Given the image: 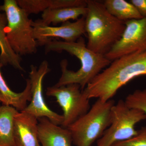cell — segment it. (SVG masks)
I'll use <instances>...</instances> for the list:
<instances>
[{"instance_id": "obj_21", "label": "cell", "mask_w": 146, "mask_h": 146, "mask_svg": "<svg viewBox=\"0 0 146 146\" xmlns=\"http://www.w3.org/2000/svg\"><path fill=\"white\" fill-rule=\"evenodd\" d=\"M129 2L143 18H146V0H131Z\"/></svg>"}, {"instance_id": "obj_3", "label": "cell", "mask_w": 146, "mask_h": 146, "mask_svg": "<svg viewBox=\"0 0 146 146\" xmlns=\"http://www.w3.org/2000/svg\"><path fill=\"white\" fill-rule=\"evenodd\" d=\"M86 1V46L96 53L105 55L121 39L125 29V22L111 15L103 3L96 0Z\"/></svg>"}, {"instance_id": "obj_17", "label": "cell", "mask_w": 146, "mask_h": 146, "mask_svg": "<svg viewBox=\"0 0 146 146\" xmlns=\"http://www.w3.org/2000/svg\"><path fill=\"white\" fill-rule=\"evenodd\" d=\"M7 19L4 13H0V63L3 66L10 65L20 71L24 70L21 65V56L13 52L7 39L5 33Z\"/></svg>"}, {"instance_id": "obj_22", "label": "cell", "mask_w": 146, "mask_h": 146, "mask_svg": "<svg viewBox=\"0 0 146 146\" xmlns=\"http://www.w3.org/2000/svg\"><path fill=\"white\" fill-rule=\"evenodd\" d=\"M0 102L1 103L3 104L8 105L7 102L6 101L5 98L1 93H0Z\"/></svg>"}, {"instance_id": "obj_18", "label": "cell", "mask_w": 146, "mask_h": 146, "mask_svg": "<svg viewBox=\"0 0 146 146\" xmlns=\"http://www.w3.org/2000/svg\"><path fill=\"white\" fill-rule=\"evenodd\" d=\"M103 4L108 11L120 21L125 22L143 18L130 2L125 0H105Z\"/></svg>"}, {"instance_id": "obj_16", "label": "cell", "mask_w": 146, "mask_h": 146, "mask_svg": "<svg viewBox=\"0 0 146 146\" xmlns=\"http://www.w3.org/2000/svg\"><path fill=\"white\" fill-rule=\"evenodd\" d=\"M19 111L8 105H0V146H14V118Z\"/></svg>"}, {"instance_id": "obj_10", "label": "cell", "mask_w": 146, "mask_h": 146, "mask_svg": "<svg viewBox=\"0 0 146 146\" xmlns=\"http://www.w3.org/2000/svg\"><path fill=\"white\" fill-rule=\"evenodd\" d=\"M35 38L38 46H45L52 38H61L66 42L77 41L85 33V17H81L74 22L62 23L59 27H52L43 24L39 19L33 21Z\"/></svg>"}, {"instance_id": "obj_5", "label": "cell", "mask_w": 146, "mask_h": 146, "mask_svg": "<svg viewBox=\"0 0 146 146\" xmlns=\"http://www.w3.org/2000/svg\"><path fill=\"white\" fill-rule=\"evenodd\" d=\"M115 102L97 99L86 114L67 128L76 146H92L103 135L110 125L112 110Z\"/></svg>"}, {"instance_id": "obj_15", "label": "cell", "mask_w": 146, "mask_h": 146, "mask_svg": "<svg viewBox=\"0 0 146 146\" xmlns=\"http://www.w3.org/2000/svg\"><path fill=\"white\" fill-rule=\"evenodd\" d=\"M3 65L0 63V93L7 102L8 105L15 108L18 111H23L32 98L31 83L29 79H27L25 89L21 93L13 92L9 88L3 77L1 68Z\"/></svg>"}, {"instance_id": "obj_8", "label": "cell", "mask_w": 146, "mask_h": 146, "mask_svg": "<svg viewBox=\"0 0 146 146\" xmlns=\"http://www.w3.org/2000/svg\"><path fill=\"white\" fill-rule=\"evenodd\" d=\"M50 71L48 63L46 60H43L39 67L31 65L29 79L32 98L29 104L23 111L37 119L47 118L55 124L61 126L63 121V115H59L50 109L46 104L43 96V80Z\"/></svg>"}, {"instance_id": "obj_6", "label": "cell", "mask_w": 146, "mask_h": 146, "mask_svg": "<svg viewBox=\"0 0 146 146\" xmlns=\"http://www.w3.org/2000/svg\"><path fill=\"white\" fill-rule=\"evenodd\" d=\"M145 119L143 111L128 107L124 100H119L113 106L110 125L97 141L96 146H113L130 139L137 133L136 125Z\"/></svg>"}, {"instance_id": "obj_9", "label": "cell", "mask_w": 146, "mask_h": 146, "mask_svg": "<svg viewBox=\"0 0 146 146\" xmlns=\"http://www.w3.org/2000/svg\"><path fill=\"white\" fill-rule=\"evenodd\" d=\"M125 29L120 40L105 55L110 61L126 55L146 50V18L125 22Z\"/></svg>"}, {"instance_id": "obj_13", "label": "cell", "mask_w": 146, "mask_h": 146, "mask_svg": "<svg viewBox=\"0 0 146 146\" xmlns=\"http://www.w3.org/2000/svg\"><path fill=\"white\" fill-rule=\"evenodd\" d=\"M20 7L29 15L52 9L86 7V0H16Z\"/></svg>"}, {"instance_id": "obj_14", "label": "cell", "mask_w": 146, "mask_h": 146, "mask_svg": "<svg viewBox=\"0 0 146 146\" xmlns=\"http://www.w3.org/2000/svg\"><path fill=\"white\" fill-rule=\"evenodd\" d=\"M87 12L86 7H74L48 9L42 13L40 22L50 26L65 23L70 20H77L81 16L85 17Z\"/></svg>"}, {"instance_id": "obj_4", "label": "cell", "mask_w": 146, "mask_h": 146, "mask_svg": "<svg viewBox=\"0 0 146 146\" xmlns=\"http://www.w3.org/2000/svg\"><path fill=\"white\" fill-rule=\"evenodd\" d=\"M7 19V39L11 48L19 56L36 53L38 44L34 36L33 21L19 7L16 0H5L0 5Z\"/></svg>"}, {"instance_id": "obj_7", "label": "cell", "mask_w": 146, "mask_h": 146, "mask_svg": "<svg viewBox=\"0 0 146 146\" xmlns=\"http://www.w3.org/2000/svg\"><path fill=\"white\" fill-rule=\"evenodd\" d=\"M46 95L55 98L62 108L63 121L61 126L63 127L68 128L91 108L90 100L85 96L80 86L77 84L48 87Z\"/></svg>"}, {"instance_id": "obj_12", "label": "cell", "mask_w": 146, "mask_h": 146, "mask_svg": "<svg viewBox=\"0 0 146 146\" xmlns=\"http://www.w3.org/2000/svg\"><path fill=\"white\" fill-rule=\"evenodd\" d=\"M38 139L41 146H72V138L67 128L52 122L46 117L38 119Z\"/></svg>"}, {"instance_id": "obj_11", "label": "cell", "mask_w": 146, "mask_h": 146, "mask_svg": "<svg viewBox=\"0 0 146 146\" xmlns=\"http://www.w3.org/2000/svg\"><path fill=\"white\" fill-rule=\"evenodd\" d=\"M38 119L25 111L14 118V146H41L38 139Z\"/></svg>"}, {"instance_id": "obj_1", "label": "cell", "mask_w": 146, "mask_h": 146, "mask_svg": "<svg viewBox=\"0 0 146 146\" xmlns=\"http://www.w3.org/2000/svg\"><path fill=\"white\" fill-rule=\"evenodd\" d=\"M143 75L146 76V50L126 55L111 61L82 92L89 100L108 101L131 80Z\"/></svg>"}, {"instance_id": "obj_20", "label": "cell", "mask_w": 146, "mask_h": 146, "mask_svg": "<svg viewBox=\"0 0 146 146\" xmlns=\"http://www.w3.org/2000/svg\"><path fill=\"white\" fill-rule=\"evenodd\" d=\"M113 146H146V126L138 130L137 134L132 138L116 143Z\"/></svg>"}, {"instance_id": "obj_19", "label": "cell", "mask_w": 146, "mask_h": 146, "mask_svg": "<svg viewBox=\"0 0 146 146\" xmlns=\"http://www.w3.org/2000/svg\"><path fill=\"white\" fill-rule=\"evenodd\" d=\"M124 101L128 107L140 110L146 115V89L133 91L128 95Z\"/></svg>"}, {"instance_id": "obj_2", "label": "cell", "mask_w": 146, "mask_h": 146, "mask_svg": "<svg viewBox=\"0 0 146 146\" xmlns=\"http://www.w3.org/2000/svg\"><path fill=\"white\" fill-rule=\"evenodd\" d=\"M44 46L46 54L64 51L77 58L81 63L80 68L74 72L68 70V60H61L60 67L62 74L54 85L56 86L77 84L83 91L88 84L111 62L105 55L96 53L88 48L82 37L74 42L51 40Z\"/></svg>"}]
</instances>
